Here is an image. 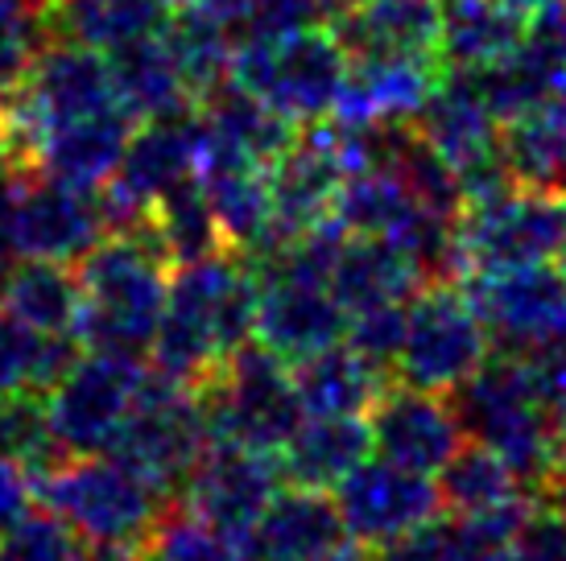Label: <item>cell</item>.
<instances>
[{
  "label": "cell",
  "mask_w": 566,
  "mask_h": 561,
  "mask_svg": "<svg viewBox=\"0 0 566 561\" xmlns=\"http://www.w3.org/2000/svg\"><path fill=\"white\" fill-rule=\"evenodd\" d=\"M256 301L261 277L249 256L232 248L174 268L149 368L190 392L203 389L240 347L256 339Z\"/></svg>",
  "instance_id": "6da1fadb"
},
{
  "label": "cell",
  "mask_w": 566,
  "mask_h": 561,
  "mask_svg": "<svg viewBox=\"0 0 566 561\" xmlns=\"http://www.w3.org/2000/svg\"><path fill=\"white\" fill-rule=\"evenodd\" d=\"M75 339L104 356H145L170 301L174 265L149 235H104L80 265Z\"/></svg>",
  "instance_id": "7a4b0ae2"
},
{
  "label": "cell",
  "mask_w": 566,
  "mask_h": 561,
  "mask_svg": "<svg viewBox=\"0 0 566 561\" xmlns=\"http://www.w3.org/2000/svg\"><path fill=\"white\" fill-rule=\"evenodd\" d=\"M451 405L472 442L501 454L534 499H551V421H546V405L537 396L525 359L501 356V351L488 356L484 368L451 392Z\"/></svg>",
  "instance_id": "3957f363"
},
{
  "label": "cell",
  "mask_w": 566,
  "mask_h": 561,
  "mask_svg": "<svg viewBox=\"0 0 566 561\" xmlns=\"http://www.w3.org/2000/svg\"><path fill=\"white\" fill-rule=\"evenodd\" d=\"M38 499L92 549H142L170 508V496L112 454H66L59 467L38 475Z\"/></svg>",
  "instance_id": "277c9868"
},
{
  "label": "cell",
  "mask_w": 566,
  "mask_h": 561,
  "mask_svg": "<svg viewBox=\"0 0 566 561\" xmlns=\"http://www.w3.org/2000/svg\"><path fill=\"white\" fill-rule=\"evenodd\" d=\"M347 71H352V59L335 30L311 25V30L285 33V38L237 42L228 78L306 128L335 112Z\"/></svg>",
  "instance_id": "5b68a950"
},
{
  "label": "cell",
  "mask_w": 566,
  "mask_h": 561,
  "mask_svg": "<svg viewBox=\"0 0 566 561\" xmlns=\"http://www.w3.org/2000/svg\"><path fill=\"white\" fill-rule=\"evenodd\" d=\"M566 252V199L551 187H509L463 203L455 219L459 280L546 265Z\"/></svg>",
  "instance_id": "8992f818"
},
{
  "label": "cell",
  "mask_w": 566,
  "mask_h": 561,
  "mask_svg": "<svg viewBox=\"0 0 566 561\" xmlns=\"http://www.w3.org/2000/svg\"><path fill=\"white\" fill-rule=\"evenodd\" d=\"M195 396L203 401L216 442H240L269 454H282V446L306 421L294 363L261 343L240 347L203 389H195Z\"/></svg>",
  "instance_id": "52a82bcc"
},
{
  "label": "cell",
  "mask_w": 566,
  "mask_h": 561,
  "mask_svg": "<svg viewBox=\"0 0 566 561\" xmlns=\"http://www.w3.org/2000/svg\"><path fill=\"white\" fill-rule=\"evenodd\" d=\"M492 339L463 280H430L409 297L397 380L426 392H451L488 363Z\"/></svg>",
  "instance_id": "ba28073f"
},
{
  "label": "cell",
  "mask_w": 566,
  "mask_h": 561,
  "mask_svg": "<svg viewBox=\"0 0 566 561\" xmlns=\"http://www.w3.org/2000/svg\"><path fill=\"white\" fill-rule=\"evenodd\" d=\"M211 442L216 437L207 425L203 401L149 368L137 409L112 446V458H120L128 470H137L161 496H182L190 470Z\"/></svg>",
  "instance_id": "9c48e42d"
},
{
  "label": "cell",
  "mask_w": 566,
  "mask_h": 561,
  "mask_svg": "<svg viewBox=\"0 0 566 561\" xmlns=\"http://www.w3.org/2000/svg\"><path fill=\"white\" fill-rule=\"evenodd\" d=\"M413 128L455 170L463 203L517 187L504 157V125L492 116L480 83L468 71H442L439 87L418 112Z\"/></svg>",
  "instance_id": "30bf717a"
},
{
  "label": "cell",
  "mask_w": 566,
  "mask_h": 561,
  "mask_svg": "<svg viewBox=\"0 0 566 561\" xmlns=\"http://www.w3.org/2000/svg\"><path fill=\"white\" fill-rule=\"evenodd\" d=\"M463 289L484 322L492 351L537 356L566 339V273L563 265H521L468 277Z\"/></svg>",
  "instance_id": "8fae6325"
},
{
  "label": "cell",
  "mask_w": 566,
  "mask_h": 561,
  "mask_svg": "<svg viewBox=\"0 0 566 561\" xmlns=\"http://www.w3.org/2000/svg\"><path fill=\"white\" fill-rule=\"evenodd\" d=\"M149 363L142 356H87L50 392V425L63 454H112L137 409Z\"/></svg>",
  "instance_id": "7c38bea8"
},
{
  "label": "cell",
  "mask_w": 566,
  "mask_h": 561,
  "mask_svg": "<svg viewBox=\"0 0 566 561\" xmlns=\"http://www.w3.org/2000/svg\"><path fill=\"white\" fill-rule=\"evenodd\" d=\"M261 277L256 301V343L269 347L285 363L318 356L347 339V310L327 280L302 273L290 261L252 265Z\"/></svg>",
  "instance_id": "4fadbf2b"
},
{
  "label": "cell",
  "mask_w": 566,
  "mask_h": 561,
  "mask_svg": "<svg viewBox=\"0 0 566 561\" xmlns=\"http://www.w3.org/2000/svg\"><path fill=\"white\" fill-rule=\"evenodd\" d=\"M335 504H339V516L347 525V537H356L373 549L434 525L447 508L439 484L430 475L389 463V458L360 463L335 487Z\"/></svg>",
  "instance_id": "5bb4252c"
},
{
  "label": "cell",
  "mask_w": 566,
  "mask_h": 561,
  "mask_svg": "<svg viewBox=\"0 0 566 561\" xmlns=\"http://www.w3.org/2000/svg\"><path fill=\"white\" fill-rule=\"evenodd\" d=\"M282 484L285 475L277 454L240 442H211L182 487V504L190 512L207 516L211 525L249 537Z\"/></svg>",
  "instance_id": "9a60e30c"
},
{
  "label": "cell",
  "mask_w": 566,
  "mask_h": 561,
  "mask_svg": "<svg viewBox=\"0 0 566 561\" xmlns=\"http://www.w3.org/2000/svg\"><path fill=\"white\" fill-rule=\"evenodd\" d=\"M9 232H13V248L21 261L80 265L83 256L108 235V227H104V211H99L95 190H75L33 173L17 194Z\"/></svg>",
  "instance_id": "2e32d148"
},
{
  "label": "cell",
  "mask_w": 566,
  "mask_h": 561,
  "mask_svg": "<svg viewBox=\"0 0 566 561\" xmlns=\"http://www.w3.org/2000/svg\"><path fill=\"white\" fill-rule=\"evenodd\" d=\"M368 430L380 458L422 475H439L468 442V430L451 396L413 389V384H389L380 392L377 405L368 409Z\"/></svg>",
  "instance_id": "e0dca14e"
},
{
  "label": "cell",
  "mask_w": 566,
  "mask_h": 561,
  "mask_svg": "<svg viewBox=\"0 0 566 561\" xmlns=\"http://www.w3.org/2000/svg\"><path fill=\"white\" fill-rule=\"evenodd\" d=\"M447 66L439 59H352L331 120L352 128L413 125Z\"/></svg>",
  "instance_id": "ac0fdd59"
},
{
  "label": "cell",
  "mask_w": 566,
  "mask_h": 561,
  "mask_svg": "<svg viewBox=\"0 0 566 561\" xmlns=\"http://www.w3.org/2000/svg\"><path fill=\"white\" fill-rule=\"evenodd\" d=\"M347 59H439L442 0H356L331 21Z\"/></svg>",
  "instance_id": "d6986e66"
},
{
  "label": "cell",
  "mask_w": 566,
  "mask_h": 561,
  "mask_svg": "<svg viewBox=\"0 0 566 561\" xmlns=\"http://www.w3.org/2000/svg\"><path fill=\"white\" fill-rule=\"evenodd\" d=\"M347 541L339 504L315 487H285L249 529L252 561H323Z\"/></svg>",
  "instance_id": "ffe728a7"
},
{
  "label": "cell",
  "mask_w": 566,
  "mask_h": 561,
  "mask_svg": "<svg viewBox=\"0 0 566 561\" xmlns=\"http://www.w3.org/2000/svg\"><path fill=\"white\" fill-rule=\"evenodd\" d=\"M133 128H137V120L125 108H108L99 116L75 120V125L50 128L42 145H38V154H33V166H38L42 178H54L63 187H108L116 170H120V161H125Z\"/></svg>",
  "instance_id": "44dd1931"
},
{
  "label": "cell",
  "mask_w": 566,
  "mask_h": 561,
  "mask_svg": "<svg viewBox=\"0 0 566 561\" xmlns=\"http://www.w3.org/2000/svg\"><path fill=\"white\" fill-rule=\"evenodd\" d=\"M207 120L199 104L178 116L145 120L133 128V140L125 149V161L112 182H120L128 194H137L142 203H158L161 194H170L178 182L195 178L199 149H203Z\"/></svg>",
  "instance_id": "7402d4cb"
},
{
  "label": "cell",
  "mask_w": 566,
  "mask_h": 561,
  "mask_svg": "<svg viewBox=\"0 0 566 561\" xmlns=\"http://www.w3.org/2000/svg\"><path fill=\"white\" fill-rule=\"evenodd\" d=\"M422 285H430L422 265L406 248L373 235H347L344 252L331 268V289L344 301L347 318L377 306H401Z\"/></svg>",
  "instance_id": "603a6c76"
},
{
  "label": "cell",
  "mask_w": 566,
  "mask_h": 561,
  "mask_svg": "<svg viewBox=\"0 0 566 561\" xmlns=\"http://www.w3.org/2000/svg\"><path fill=\"white\" fill-rule=\"evenodd\" d=\"M112 87H116V104L137 120H161V116H178L199 104L195 87L187 83L182 66L174 59L166 30L142 42H128V46L112 50Z\"/></svg>",
  "instance_id": "cb8c5ba5"
},
{
  "label": "cell",
  "mask_w": 566,
  "mask_h": 561,
  "mask_svg": "<svg viewBox=\"0 0 566 561\" xmlns=\"http://www.w3.org/2000/svg\"><path fill=\"white\" fill-rule=\"evenodd\" d=\"M373 451L377 446H373L368 417H306L277 458H282L285 484L331 491L360 463H368Z\"/></svg>",
  "instance_id": "d4e9b609"
},
{
  "label": "cell",
  "mask_w": 566,
  "mask_h": 561,
  "mask_svg": "<svg viewBox=\"0 0 566 561\" xmlns=\"http://www.w3.org/2000/svg\"><path fill=\"white\" fill-rule=\"evenodd\" d=\"M294 380L306 417H368L394 375L368 363L352 343H335L294 363Z\"/></svg>",
  "instance_id": "484cf974"
},
{
  "label": "cell",
  "mask_w": 566,
  "mask_h": 561,
  "mask_svg": "<svg viewBox=\"0 0 566 561\" xmlns=\"http://www.w3.org/2000/svg\"><path fill=\"white\" fill-rule=\"evenodd\" d=\"M166 25H170L166 0H50L54 42H80L104 54L154 38Z\"/></svg>",
  "instance_id": "4316f807"
},
{
  "label": "cell",
  "mask_w": 566,
  "mask_h": 561,
  "mask_svg": "<svg viewBox=\"0 0 566 561\" xmlns=\"http://www.w3.org/2000/svg\"><path fill=\"white\" fill-rule=\"evenodd\" d=\"M530 38V21L501 0H442V66L484 71Z\"/></svg>",
  "instance_id": "83f0119b"
},
{
  "label": "cell",
  "mask_w": 566,
  "mask_h": 561,
  "mask_svg": "<svg viewBox=\"0 0 566 561\" xmlns=\"http://www.w3.org/2000/svg\"><path fill=\"white\" fill-rule=\"evenodd\" d=\"M475 83H480L492 116L509 125L521 112L537 108L554 95H566V59L530 30V38L517 50H509L492 66L475 71Z\"/></svg>",
  "instance_id": "f1b7e54d"
},
{
  "label": "cell",
  "mask_w": 566,
  "mask_h": 561,
  "mask_svg": "<svg viewBox=\"0 0 566 561\" xmlns=\"http://www.w3.org/2000/svg\"><path fill=\"white\" fill-rule=\"evenodd\" d=\"M0 306L38 335H66L83 306L80 273L59 261H21L0 285Z\"/></svg>",
  "instance_id": "f546056e"
},
{
  "label": "cell",
  "mask_w": 566,
  "mask_h": 561,
  "mask_svg": "<svg viewBox=\"0 0 566 561\" xmlns=\"http://www.w3.org/2000/svg\"><path fill=\"white\" fill-rule=\"evenodd\" d=\"M442 504L455 516L475 512H501V508H517L525 499H534L521 484V475L504 463L496 451H488L480 442H463L459 454L439 470Z\"/></svg>",
  "instance_id": "4dcf8cb0"
},
{
  "label": "cell",
  "mask_w": 566,
  "mask_h": 561,
  "mask_svg": "<svg viewBox=\"0 0 566 561\" xmlns=\"http://www.w3.org/2000/svg\"><path fill=\"white\" fill-rule=\"evenodd\" d=\"M154 240H158V248L166 252V261L174 268L228 252L220 219L211 211V199L199 187V178L178 182L170 194H161L154 203Z\"/></svg>",
  "instance_id": "1f68e13d"
},
{
  "label": "cell",
  "mask_w": 566,
  "mask_h": 561,
  "mask_svg": "<svg viewBox=\"0 0 566 561\" xmlns=\"http://www.w3.org/2000/svg\"><path fill=\"white\" fill-rule=\"evenodd\" d=\"M504 157L521 187H551L566 161V95L521 112L504 125Z\"/></svg>",
  "instance_id": "d6a6232c"
},
{
  "label": "cell",
  "mask_w": 566,
  "mask_h": 561,
  "mask_svg": "<svg viewBox=\"0 0 566 561\" xmlns=\"http://www.w3.org/2000/svg\"><path fill=\"white\" fill-rule=\"evenodd\" d=\"M145 561H252L249 537L211 525L187 504H170L142 546Z\"/></svg>",
  "instance_id": "836d02e7"
},
{
  "label": "cell",
  "mask_w": 566,
  "mask_h": 561,
  "mask_svg": "<svg viewBox=\"0 0 566 561\" xmlns=\"http://www.w3.org/2000/svg\"><path fill=\"white\" fill-rule=\"evenodd\" d=\"M166 42H170L174 59L182 66L187 83L195 95L203 99L211 87H220L228 71H232V54H237V38L223 30L220 21H211L203 9L182 4L166 25Z\"/></svg>",
  "instance_id": "e575fe53"
},
{
  "label": "cell",
  "mask_w": 566,
  "mask_h": 561,
  "mask_svg": "<svg viewBox=\"0 0 566 561\" xmlns=\"http://www.w3.org/2000/svg\"><path fill=\"white\" fill-rule=\"evenodd\" d=\"M50 42V0H0V104L25 87Z\"/></svg>",
  "instance_id": "d590c367"
},
{
  "label": "cell",
  "mask_w": 566,
  "mask_h": 561,
  "mask_svg": "<svg viewBox=\"0 0 566 561\" xmlns=\"http://www.w3.org/2000/svg\"><path fill=\"white\" fill-rule=\"evenodd\" d=\"M530 504L501 508V512H475V516L451 512V520H439L442 561H509L513 532H517L521 516L530 512Z\"/></svg>",
  "instance_id": "8d00e7d4"
},
{
  "label": "cell",
  "mask_w": 566,
  "mask_h": 561,
  "mask_svg": "<svg viewBox=\"0 0 566 561\" xmlns=\"http://www.w3.org/2000/svg\"><path fill=\"white\" fill-rule=\"evenodd\" d=\"M87 546L50 508H30L0 537V561H83Z\"/></svg>",
  "instance_id": "74e56055"
},
{
  "label": "cell",
  "mask_w": 566,
  "mask_h": 561,
  "mask_svg": "<svg viewBox=\"0 0 566 561\" xmlns=\"http://www.w3.org/2000/svg\"><path fill=\"white\" fill-rule=\"evenodd\" d=\"M406 314H409V301L352 314L344 343L356 347L368 363H377L380 372L397 375V356H401V343H406Z\"/></svg>",
  "instance_id": "f35d334b"
},
{
  "label": "cell",
  "mask_w": 566,
  "mask_h": 561,
  "mask_svg": "<svg viewBox=\"0 0 566 561\" xmlns=\"http://www.w3.org/2000/svg\"><path fill=\"white\" fill-rule=\"evenodd\" d=\"M509 561H566V499H534L513 532Z\"/></svg>",
  "instance_id": "ab89813d"
},
{
  "label": "cell",
  "mask_w": 566,
  "mask_h": 561,
  "mask_svg": "<svg viewBox=\"0 0 566 561\" xmlns=\"http://www.w3.org/2000/svg\"><path fill=\"white\" fill-rule=\"evenodd\" d=\"M38 347H42V335L30 330L25 322H17L13 314L0 306V401L13 396V392H25L33 384Z\"/></svg>",
  "instance_id": "60d3db41"
},
{
  "label": "cell",
  "mask_w": 566,
  "mask_h": 561,
  "mask_svg": "<svg viewBox=\"0 0 566 561\" xmlns=\"http://www.w3.org/2000/svg\"><path fill=\"white\" fill-rule=\"evenodd\" d=\"M33 496H38L33 470L21 467V463L9 458V454H0V537L13 529L21 516L30 512Z\"/></svg>",
  "instance_id": "b9f144b4"
},
{
  "label": "cell",
  "mask_w": 566,
  "mask_h": 561,
  "mask_svg": "<svg viewBox=\"0 0 566 561\" xmlns=\"http://www.w3.org/2000/svg\"><path fill=\"white\" fill-rule=\"evenodd\" d=\"M380 561H442V537H439V520L426 525V529L409 532L401 541H389V546L377 549Z\"/></svg>",
  "instance_id": "7bdbcfd3"
},
{
  "label": "cell",
  "mask_w": 566,
  "mask_h": 561,
  "mask_svg": "<svg viewBox=\"0 0 566 561\" xmlns=\"http://www.w3.org/2000/svg\"><path fill=\"white\" fill-rule=\"evenodd\" d=\"M530 30L546 42V46H554L558 54L566 59V0H558V4H551L542 17H534L530 21Z\"/></svg>",
  "instance_id": "ee69618b"
},
{
  "label": "cell",
  "mask_w": 566,
  "mask_h": 561,
  "mask_svg": "<svg viewBox=\"0 0 566 561\" xmlns=\"http://www.w3.org/2000/svg\"><path fill=\"white\" fill-rule=\"evenodd\" d=\"M323 561H380V553L373 546H364V541H356V537H352V541H344V546L331 549Z\"/></svg>",
  "instance_id": "f6af8a7d"
},
{
  "label": "cell",
  "mask_w": 566,
  "mask_h": 561,
  "mask_svg": "<svg viewBox=\"0 0 566 561\" xmlns=\"http://www.w3.org/2000/svg\"><path fill=\"white\" fill-rule=\"evenodd\" d=\"M504 9H513V13H521L525 21H534V17H542L551 4H558V0H501Z\"/></svg>",
  "instance_id": "bcb514c9"
},
{
  "label": "cell",
  "mask_w": 566,
  "mask_h": 561,
  "mask_svg": "<svg viewBox=\"0 0 566 561\" xmlns=\"http://www.w3.org/2000/svg\"><path fill=\"white\" fill-rule=\"evenodd\" d=\"M83 561H145V558H137L133 549H112V546H87V558Z\"/></svg>",
  "instance_id": "7dc6e473"
},
{
  "label": "cell",
  "mask_w": 566,
  "mask_h": 561,
  "mask_svg": "<svg viewBox=\"0 0 566 561\" xmlns=\"http://www.w3.org/2000/svg\"><path fill=\"white\" fill-rule=\"evenodd\" d=\"M554 190L566 199V161H563V170H558V178H554Z\"/></svg>",
  "instance_id": "c3c4849f"
},
{
  "label": "cell",
  "mask_w": 566,
  "mask_h": 561,
  "mask_svg": "<svg viewBox=\"0 0 566 561\" xmlns=\"http://www.w3.org/2000/svg\"><path fill=\"white\" fill-rule=\"evenodd\" d=\"M327 4H331V13L339 17V13H344V9H347V4H356V0H327Z\"/></svg>",
  "instance_id": "681fc988"
},
{
  "label": "cell",
  "mask_w": 566,
  "mask_h": 561,
  "mask_svg": "<svg viewBox=\"0 0 566 561\" xmlns=\"http://www.w3.org/2000/svg\"><path fill=\"white\" fill-rule=\"evenodd\" d=\"M166 4H170V9H182V4H190V0H166Z\"/></svg>",
  "instance_id": "f907efd6"
},
{
  "label": "cell",
  "mask_w": 566,
  "mask_h": 561,
  "mask_svg": "<svg viewBox=\"0 0 566 561\" xmlns=\"http://www.w3.org/2000/svg\"><path fill=\"white\" fill-rule=\"evenodd\" d=\"M558 261H563V273H566V252H563V256H558Z\"/></svg>",
  "instance_id": "816d5d0a"
}]
</instances>
